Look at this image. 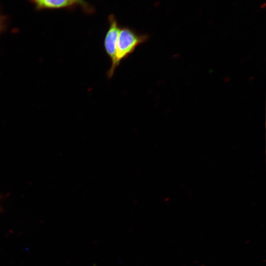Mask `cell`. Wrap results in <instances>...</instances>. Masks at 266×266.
Returning <instances> with one entry per match:
<instances>
[{
    "mask_svg": "<svg viewBox=\"0 0 266 266\" xmlns=\"http://www.w3.org/2000/svg\"><path fill=\"white\" fill-rule=\"evenodd\" d=\"M149 38L147 34L138 33L129 27H120L116 46L117 67L123 60L133 53L138 46L147 42Z\"/></svg>",
    "mask_w": 266,
    "mask_h": 266,
    "instance_id": "obj_1",
    "label": "cell"
},
{
    "mask_svg": "<svg viewBox=\"0 0 266 266\" xmlns=\"http://www.w3.org/2000/svg\"><path fill=\"white\" fill-rule=\"evenodd\" d=\"M109 27L104 39L103 46L105 53L111 61V66L107 71L108 78H111L117 68L116 65V52L117 40L120 26L113 14L108 16Z\"/></svg>",
    "mask_w": 266,
    "mask_h": 266,
    "instance_id": "obj_2",
    "label": "cell"
},
{
    "mask_svg": "<svg viewBox=\"0 0 266 266\" xmlns=\"http://www.w3.org/2000/svg\"><path fill=\"white\" fill-rule=\"evenodd\" d=\"M36 9L61 8L81 6L85 12H92L93 9L84 0H30Z\"/></svg>",
    "mask_w": 266,
    "mask_h": 266,
    "instance_id": "obj_3",
    "label": "cell"
},
{
    "mask_svg": "<svg viewBox=\"0 0 266 266\" xmlns=\"http://www.w3.org/2000/svg\"><path fill=\"white\" fill-rule=\"evenodd\" d=\"M5 25V18L1 14L0 11V33L4 29Z\"/></svg>",
    "mask_w": 266,
    "mask_h": 266,
    "instance_id": "obj_4",
    "label": "cell"
},
{
    "mask_svg": "<svg viewBox=\"0 0 266 266\" xmlns=\"http://www.w3.org/2000/svg\"><path fill=\"white\" fill-rule=\"evenodd\" d=\"M4 198H5V196H4L3 195L0 194V201H1V200L2 199H3ZM3 210L2 208L1 207V206L0 205V212H3Z\"/></svg>",
    "mask_w": 266,
    "mask_h": 266,
    "instance_id": "obj_5",
    "label": "cell"
}]
</instances>
